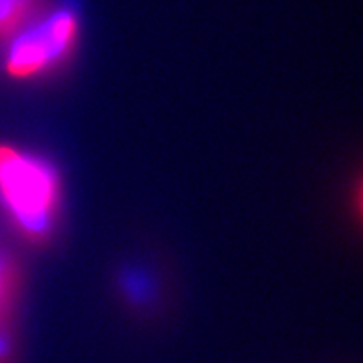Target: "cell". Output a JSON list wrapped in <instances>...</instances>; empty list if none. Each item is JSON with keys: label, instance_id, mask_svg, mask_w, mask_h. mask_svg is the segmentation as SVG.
<instances>
[{"label": "cell", "instance_id": "6da1fadb", "mask_svg": "<svg viewBox=\"0 0 363 363\" xmlns=\"http://www.w3.org/2000/svg\"><path fill=\"white\" fill-rule=\"evenodd\" d=\"M0 206L22 238L48 242L61 206L56 169L34 153L0 143Z\"/></svg>", "mask_w": 363, "mask_h": 363}, {"label": "cell", "instance_id": "7a4b0ae2", "mask_svg": "<svg viewBox=\"0 0 363 363\" xmlns=\"http://www.w3.org/2000/svg\"><path fill=\"white\" fill-rule=\"evenodd\" d=\"M79 35V19L69 7L57 9L38 24L17 33L4 59L12 79H33L61 65Z\"/></svg>", "mask_w": 363, "mask_h": 363}, {"label": "cell", "instance_id": "3957f363", "mask_svg": "<svg viewBox=\"0 0 363 363\" xmlns=\"http://www.w3.org/2000/svg\"><path fill=\"white\" fill-rule=\"evenodd\" d=\"M21 283V267L16 257L0 247V328H12Z\"/></svg>", "mask_w": 363, "mask_h": 363}, {"label": "cell", "instance_id": "277c9868", "mask_svg": "<svg viewBox=\"0 0 363 363\" xmlns=\"http://www.w3.org/2000/svg\"><path fill=\"white\" fill-rule=\"evenodd\" d=\"M34 4L35 0H0V40L19 33L33 13Z\"/></svg>", "mask_w": 363, "mask_h": 363}, {"label": "cell", "instance_id": "5b68a950", "mask_svg": "<svg viewBox=\"0 0 363 363\" xmlns=\"http://www.w3.org/2000/svg\"><path fill=\"white\" fill-rule=\"evenodd\" d=\"M16 345H13L12 328H0V363H12Z\"/></svg>", "mask_w": 363, "mask_h": 363}]
</instances>
